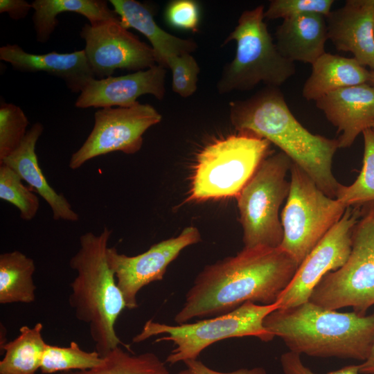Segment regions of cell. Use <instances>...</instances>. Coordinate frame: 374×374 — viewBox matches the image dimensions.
<instances>
[{
  "label": "cell",
  "instance_id": "obj_29",
  "mask_svg": "<svg viewBox=\"0 0 374 374\" xmlns=\"http://www.w3.org/2000/svg\"><path fill=\"white\" fill-rule=\"evenodd\" d=\"M22 181L13 169L0 163V199L15 206L23 220L30 221L38 212L39 201Z\"/></svg>",
  "mask_w": 374,
  "mask_h": 374
},
{
  "label": "cell",
  "instance_id": "obj_32",
  "mask_svg": "<svg viewBox=\"0 0 374 374\" xmlns=\"http://www.w3.org/2000/svg\"><path fill=\"white\" fill-rule=\"evenodd\" d=\"M333 3V0H272L264 16L268 19L283 20L308 13L327 16Z\"/></svg>",
  "mask_w": 374,
  "mask_h": 374
},
{
  "label": "cell",
  "instance_id": "obj_12",
  "mask_svg": "<svg viewBox=\"0 0 374 374\" xmlns=\"http://www.w3.org/2000/svg\"><path fill=\"white\" fill-rule=\"evenodd\" d=\"M360 212L361 206L346 208L341 220L299 266L290 283L276 302L278 308L308 302L321 278L344 265L351 252L353 231Z\"/></svg>",
  "mask_w": 374,
  "mask_h": 374
},
{
  "label": "cell",
  "instance_id": "obj_20",
  "mask_svg": "<svg viewBox=\"0 0 374 374\" xmlns=\"http://www.w3.org/2000/svg\"><path fill=\"white\" fill-rule=\"evenodd\" d=\"M276 45L287 60L312 64L323 55L328 39L326 16L308 13L284 19L276 33Z\"/></svg>",
  "mask_w": 374,
  "mask_h": 374
},
{
  "label": "cell",
  "instance_id": "obj_24",
  "mask_svg": "<svg viewBox=\"0 0 374 374\" xmlns=\"http://www.w3.org/2000/svg\"><path fill=\"white\" fill-rule=\"evenodd\" d=\"M33 260L19 251L0 255V303H31L35 300Z\"/></svg>",
  "mask_w": 374,
  "mask_h": 374
},
{
  "label": "cell",
  "instance_id": "obj_35",
  "mask_svg": "<svg viewBox=\"0 0 374 374\" xmlns=\"http://www.w3.org/2000/svg\"><path fill=\"white\" fill-rule=\"evenodd\" d=\"M184 363L191 374H267L263 367L240 368L231 372H220L208 367L197 359L186 360Z\"/></svg>",
  "mask_w": 374,
  "mask_h": 374
},
{
  "label": "cell",
  "instance_id": "obj_17",
  "mask_svg": "<svg viewBox=\"0 0 374 374\" xmlns=\"http://www.w3.org/2000/svg\"><path fill=\"white\" fill-rule=\"evenodd\" d=\"M315 102L337 127L339 148L350 147L359 134L374 128V87L368 83L338 89Z\"/></svg>",
  "mask_w": 374,
  "mask_h": 374
},
{
  "label": "cell",
  "instance_id": "obj_25",
  "mask_svg": "<svg viewBox=\"0 0 374 374\" xmlns=\"http://www.w3.org/2000/svg\"><path fill=\"white\" fill-rule=\"evenodd\" d=\"M43 324L23 326L13 340L1 348L5 351L0 361V374H35L40 369L47 344L42 336Z\"/></svg>",
  "mask_w": 374,
  "mask_h": 374
},
{
  "label": "cell",
  "instance_id": "obj_2",
  "mask_svg": "<svg viewBox=\"0 0 374 374\" xmlns=\"http://www.w3.org/2000/svg\"><path fill=\"white\" fill-rule=\"evenodd\" d=\"M229 109L235 130L276 145L326 195L336 198L341 186L332 172L333 157L339 148L337 140L305 128L278 87L267 86L248 99L231 102Z\"/></svg>",
  "mask_w": 374,
  "mask_h": 374
},
{
  "label": "cell",
  "instance_id": "obj_9",
  "mask_svg": "<svg viewBox=\"0 0 374 374\" xmlns=\"http://www.w3.org/2000/svg\"><path fill=\"white\" fill-rule=\"evenodd\" d=\"M290 173L289 194L280 214L283 238L279 247L300 265L348 207L326 195L293 163Z\"/></svg>",
  "mask_w": 374,
  "mask_h": 374
},
{
  "label": "cell",
  "instance_id": "obj_16",
  "mask_svg": "<svg viewBox=\"0 0 374 374\" xmlns=\"http://www.w3.org/2000/svg\"><path fill=\"white\" fill-rule=\"evenodd\" d=\"M328 37L339 51L353 53L374 70V0H348L326 16Z\"/></svg>",
  "mask_w": 374,
  "mask_h": 374
},
{
  "label": "cell",
  "instance_id": "obj_33",
  "mask_svg": "<svg viewBox=\"0 0 374 374\" xmlns=\"http://www.w3.org/2000/svg\"><path fill=\"white\" fill-rule=\"evenodd\" d=\"M166 19L175 28L196 31L199 21L198 4L192 0L171 1L166 10Z\"/></svg>",
  "mask_w": 374,
  "mask_h": 374
},
{
  "label": "cell",
  "instance_id": "obj_34",
  "mask_svg": "<svg viewBox=\"0 0 374 374\" xmlns=\"http://www.w3.org/2000/svg\"><path fill=\"white\" fill-rule=\"evenodd\" d=\"M280 362L284 374H317L305 366L301 355L289 350L280 355ZM359 364L349 365L327 374H360Z\"/></svg>",
  "mask_w": 374,
  "mask_h": 374
},
{
  "label": "cell",
  "instance_id": "obj_4",
  "mask_svg": "<svg viewBox=\"0 0 374 374\" xmlns=\"http://www.w3.org/2000/svg\"><path fill=\"white\" fill-rule=\"evenodd\" d=\"M112 230L104 227L98 235L87 232L79 238V248L69 260L77 275L71 283L69 302L75 317L89 325L95 350L102 357L123 346L115 330L116 321L126 308L123 294L107 259Z\"/></svg>",
  "mask_w": 374,
  "mask_h": 374
},
{
  "label": "cell",
  "instance_id": "obj_7",
  "mask_svg": "<svg viewBox=\"0 0 374 374\" xmlns=\"http://www.w3.org/2000/svg\"><path fill=\"white\" fill-rule=\"evenodd\" d=\"M269 144L240 132L205 147L197 157L187 201L237 197L267 155Z\"/></svg>",
  "mask_w": 374,
  "mask_h": 374
},
{
  "label": "cell",
  "instance_id": "obj_36",
  "mask_svg": "<svg viewBox=\"0 0 374 374\" xmlns=\"http://www.w3.org/2000/svg\"><path fill=\"white\" fill-rule=\"evenodd\" d=\"M358 222L364 231L374 262V202L361 206Z\"/></svg>",
  "mask_w": 374,
  "mask_h": 374
},
{
  "label": "cell",
  "instance_id": "obj_1",
  "mask_svg": "<svg viewBox=\"0 0 374 374\" xmlns=\"http://www.w3.org/2000/svg\"><path fill=\"white\" fill-rule=\"evenodd\" d=\"M299 266L280 247H243L235 256L203 268L174 320L179 325L222 315L248 301L275 303Z\"/></svg>",
  "mask_w": 374,
  "mask_h": 374
},
{
  "label": "cell",
  "instance_id": "obj_5",
  "mask_svg": "<svg viewBox=\"0 0 374 374\" xmlns=\"http://www.w3.org/2000/svg\"><path fill=\"white\" fill-rule=\"evenodd\" d=\"M263 6L244 11L224 44L236 43L233 60L227 64L217 84L220 93L247 91L262 82L279 87L295 73L294 63L285 58L264 22Z\"/></svg>",
  "mask_w": 374,
  "mask_h": 374
},
{
  "label": "cell",
  "instance_id": "obj_22",
  "mask_svg": "<svg viewBox=\"0 0 374 374\" xmlns=\"http://www.w3.org/2000/svg\"><path fill=\"white\" fill-rule=\"evenodd\" d=\"M370 71L354 57L325 53L312 64V72L303 84V96L314 100L346 87L368 83Z\"/></svg>",
  "mask_w": 374,
  "mask_h": 374
},
{
  "label": "cell",
  "instance_id": "obj_37",
  "mask_svg": "<svg viewBox=\"0 0 374 374\" xmlns=\"http://www.w3.org/2000/svg\"><path fill=\"white\" fill-rule=\"evenodd\" d=\"M30 9H33L32 3L24 0L0 1V12H7L9 17L14 20L25 18Z\"/></svg>",
  "mask_w": 374,
  "mask_h": 374
},
{
  "label": "cell",
  "instance_id": "obj_26",
  "mask_svg": "<svg viewBox=\"0 0 374 374\" xmlns=\"http://www.w3.org/2000/svg\"><path fill=\"white\" fill-rule=\"evenodd\" d=\"M57 374H170L166 362L150 352L131 354L121 346L104 356L98 366L85 370H73Z\"/></svg>",
  "mask_w": 374,
  "mask_h": 374
},
{
  "label": "cell",
  "instance_id": "obj_41",
  "mask_svg": "<svg viewBox=\"0 0 374 374\" xmlns=\"http://www.w3.org/2000/svg\"><path fill=\"white\" fill-rule=\"evenodd\" d=\"M374 129V128H373Z\"/></svg>",
  "mask_w": 374,
  "mask_h": 374
},
{
  "label": "cell",
  "instance_id": "obj_39",
  "mask_svg": "<svg viewBox=\"0 0 374 374\" xmlns=\"http://www.w3.org/2000/svg\"><path fill=\"white\" fill-rule=\"evenodd\" d=\"M368 83L374 87V70L370 71V77Z\"/></svg>",
  "mask_w": 374,
  "mask_h": 374
},
{
  "label": "cell",
  "instance_id": "obj_28",
  "mask_svg": "<svg viewBox=\"0 0 374 374\" xmlns=\"http://www.w3.org/2000/svg\"><path fill=\"white\" fill-rule=\"evenodd\" d=\"M104 362L97 351L82 350L75 341L67 347L52 346L47 344L42 361L40 371L43 374L85 370L100 366Z\"/></svg>",
  "mask_w": 374,
  "mask_h": 374
},
{
  "label": "cell",
  "instance_id": "obj_3",
  "mask_svg": "<svg viewBox=\"0 0 374 374\" xmlns=\"http://www.w3.org/2000/svg\"><path fill=\"white\" fill-rule=\"evenodd\" d=\"M266 330L290 351L312 357L365 361L374 343V312H339L310 301L278 308L264 319Z\"/></svg>",
  "mask_w": 374,
  "mask_h": 374
},
{
  "label": "cell",
  "instance_id": "obj_23",
  "mask_svg": "<svg viewBox=\"0 0 374 374\" xmlns=\"http://www.w3.org/2000/svg\"><path fill=\"white\" fill-rule=\"evenodd\" d=\"M32 6L36 39L40 43L49 40L58 24L57 16L62 12L82 15L91 25L120 19L103 0H35Z\"/></svg>",
  "mask_w": 374,
  "mask_h": 374
},
{
  "label": "cell",
  "instance_id": "obj_13",
  "mask_svg": "<svg viewBox=\"0 0 374 374\" xmlns=\"http://www.w3.org/2000/svg\"><path fill=\"white\" fill-rule=\"evenodd\" d=\"M80 35L85 42L89 66L98 79L111 76L117 69L139 71L156 65L151 46L128 31L120 19L85 24Z\"/></svg>",
  "mask_w": 374,
  "mask_h": 374
},
{
  "label": "cell",
  "instance_id": "obj_21",
  "mask_svg": "<svg viewBox=\"0 0 374 374\" xmlns=\"http://www.w3.org/2000/svg\"><path fill=\"white\" fill-rule=\"evenodd\" d=\"M109 3L125 28H134L148 39L159 65L166 69L170 57L196 50L197 46L193 41L179 38L163 30L146 5L134 0H110Z\"/></svg>",
  "mask_w": 374,
  "mask_h": 374
},
{
  "label": "cell",
  "instance_id": "obj_11",
  "mask_svg": "<svg viewBox=\"0 0 374 374\" xmlns=\"http://www.w3.org/2000/svg\"><path fill=\"white\" fill-rule=\"evenodd\" d=\"M161 121V115L148 104L99 109L94 114L93 129L72 154L69 167L77 170L96 157L114 152L136 153L142 147L143 134Z\"/></svg>",
  "mask_w": 374,
  "mask_h": 374
},
{
  "label": "cell",
  "instance_id": "obj_14",
  "mask_svg": "<svg viewBox=\"0 0 374 374\" xmlns=\"http://www.w3.org/2000/svg\"><path fill=\"white\" fill-rule=\"evenodd\" d=\"M201 235L193 226L181 233L152 245L146 251L134 256L119 253L109 247L107 259L128 310L138 307L137 294L145 285L163 280L168 265L186 247L198 243Z\"/></svg>",
  "mask_w": 374,
  "mask_h": 374
},
{
  "label": "cell",
  "instance_id": "obj_18",
  "mask_svg": "<svg viewBox=\"0 0 374 374\" xmlns=\"http://www.w3.org/2000/svg\"><path fill=\"white\" fill-rule=\"evenodd\" d=\"M0 60L10 63L15 70L21 72H45L62 79L73 93H81L95 75L83 50L60 53H28L17 44L0 48Z\"/></svg>",
  "mask_w": 374,
  "mask_h": 374
},
{
  "label": "cell",
  "instance_id": "obj_38",
  "mask_svg": "<svg viewBox=\"0 0 374 374\" xmlns=\"http://www.w3.org/2000/svg\"><path fill=\"white\" fill-rule=\"evenodd\" d=\"M360 374H374V343L367 358L359 364Z\"/></svg>",
  "mask_w": 374,
  "mask_h": 374
},
{
  "label": "cell",
  "instance_id": "obj_6",
  "mask_svg": "<svg viewBox=\"0 0 374 374\" xmlns=\"http://www.w3.org/2000/svg\"><path fill=\"white\" fill-rule=\"evenodd\" d=\"M278 308L276 303L261 305L248 301L226 314L193 323L171 326L149 320L133 337L132 342L137 344L154 336L166 335L155 342L170 341L176 346L165 361L172 365L196 359L207 347L226 339L252 336L264 342L271 341L274 337L266 330L263 321Z\"/></svg>",
  "mask_w": 374,
  "mask_h": 374
},
{
  "label": "cell",
  "instance_id": "obj_31",
  "mask_svg": "<svg viewBox=\"0 0 374 374\" xmlns=\"http://www.w3.org/2000/svg\"><path fill=\"white\" fill-rule=\"evenodd\" d=\"M166 66L172 71L173 91L183 98L192 96L197 88L200 69L191 53L172 56Z\"/></svg>",
  "mask_w": 374,
  "mask_h": 374
},
{
  "label": "cell",
  "instance_id": "obj_8",
  "mask_svg": "<svg viewBox=\"0 0 374 374\" xmlns=\"http://www.w3.org/2000/svg\"><path fill=\"white\" fill-rule=\"evenodd\" d=\"M292 164L283 152L267 154L236 197L244 248L280 246L279 210L289 194L287 175Z\"/></svg>",
  "mask_w": 374,
  "mask_h": 374
},
{
  "label": "cell",
  "instance_id": "obj_10",
  "mask_svg": "<svg viewBox=\"0 0 374 374\" xmlns=\"http://www.w3.org/2000/svg\"><path fill=\"white\" fill-rule=\"evenodd\" d=\"M308 301L332 310L351 307L363 316L374 305V262L358 221L353 229L348 260L340 268L321 278Z\"/></svg>",
  "mask_w": 374,
  "mask_h": 374
},
{
  "label": "cell",
  "instance_id": "obj_30",
  "mask_svg": "<svg viewBox=\"0 0 374 374\" xmlns=\"http://www.w3.org/2000/svg\"><path fill=\"white\" fill-rule=\"evenodd\" d=\"M28 120L21 107L6 102L0 105V161L21 145L28 130Z\"/></svg>",
  "mask_w": 374,
  "mask_h": 374
},
{
  "label": "cell",
  "instance_id": "obj_15",
  "mask_svg": "<svg viewBox=\"0 0 374 374\" xmlns=\"http://www.w3.org/2000/svg\"><path fill=\"white\" fill-rule=\"evenodd\" d=\"M166 69L156 64L148 69L120 76L92 79L75 100L78 108L130 107L144 94L161 100L166 93Z\"/></svg>",
  "mask_w": 374,
  "mask_h": 374
},
{
  "label": "cell",
  "instance_id": "obj_40",
  "mask_svg": "<svg viewBox=\"0 0 374 374\" xmlns=\"http://www.w3.org/2000/svg\"><path fill=\"white\" fill-rule=\"evenodd\" d=\"M177 374H191L190 371L186 368L177 373Z\"/></svg>",
  "mask_w": 374,
  "mask_h": 374
},
{
  "label": "cell",
  "instance_id": "obj_19",
  "mask_svg": "<svg viewBox=\"0 0 374 374\" xmlns=\"http://www.w3.org/2000/svg\"><path fill=\"white\" fill-rule=\"evenodd\" d=\"M44 131L40 123L33 124L18 148L0 161L13 169L48 204L54 220L75 222L79 216L66 197L49 185L39 165L36 143Z\"/></svg>",
  "mask_w": 374,
  "mask_h": 374
},
{
  "label": "cell",
  "instance_id": "obj_27",
  "mask_svg": "<svg viewBox=\"0 0 374 374\" xmlns=\"http://www.w3.org/2000/svg\"><path fill=\"white\" fill-rule=\"evenodd\" d=\"M362 134L364 156L361 171L351 184H341L336 197L346 207L374 202V129H367Z\"/></svg>",
  "mask_w": 374,
  "mask_h": 374
}]
</instances>
